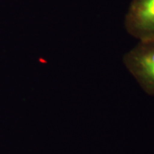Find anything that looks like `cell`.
<instances>
[{"instance_id": "6da1fadb", "label": "cell", "mask_w": 154, "mask_h": 154, "mask_svg": "<svg viewBox=\"0 0 154 154\" xmlns=\"http://www.w3.org/2000/svg\"><path fill=\"white\" fill-rule=\"evenodd\" d=\"M123 63L140 88L154 96V40L139 41L124 55Z\"/></svg>"}, {"instance_id": "7a4b0ae2", "label": "cell", "mask_w": 154, "mask_h": 154, "mask_svg": "<svg viewBox=\"0 0 154 154\" xmlns=\"http://www.w3.org/2000/svg\"><path fill=\"white\" fill-rule=\"evenodd\" d=\"M124 26L127 32L139 41L154 40V0H132Z\"/></svg>"}]
</instances>
